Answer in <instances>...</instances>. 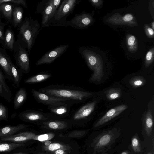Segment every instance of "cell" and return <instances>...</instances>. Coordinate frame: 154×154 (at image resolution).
<instances>
[{"label":"cell","instance_id":"20","mask_svg":"<svg viewBox=\"0 0 154 154\" xmlns=\"http://www.w3.org/2000/svg\"><path fill=\"white\" fill-rule=\"evenodd\" d=\"M15 34L10 28H8L5 32L4 42L5 49L14 51L15 43Z\"/></svg>","mask_w":154,"mask_h":154},{"label":"cell","instance_id":"35","mask_svg":"<svg viewBox=\"0 0 154 154\" xmlns=\"http://www.w3.org/2000/svg\"><path fill=\"white\" fill-rule=\"evenodd\" d=\"M5 26V24L4 23L2 22L0 23V43L3 46V48L5 49V46L4 42L5 32L4 31V29Z\"/></svg>","mask_w":154,"mask_h":154},{"label":"cell","instance_id":"21","mask_svg":"<svg viewBox=\"0 0 154 154\" xmlns=\"http://www.w3.org/2000/svg\"><path fill=\"white\" fill-rule=\"evenodd\" d=\"M44 121L42 124L46 127L53 129H60L66 128L68 126L67 122L64 120Z\"/></svg>","mask_w":154,"mask_h":154},{"label":"cell","instance_id":"5","mask_svg":"<svg viewBox=\"0 0 154 154\" xmlns=\"http://www.w3.org/2000/svg\"><path fill=\"white\" fill-rule=\"evenodd\" d=\"M16 64L24 74L30 71L29 54L26 49L18 41H15L13 51Z\"/></svg>","mask_w":154,"mask_h":154},{"label":"cell","instance_id":"33","mask_svg":"<svg viewBox=\"0 0 154 154\" xmlns=\"http://www.w3.org/2000/svg\"><path fill=\"white\" fill-rule=\"evenodd\" d=\"M0 82L8 94L11 97V94L9 87L6 84L5 75L0 70Z\"/></svg>","mask_w":154,"mask_h":154},{"label":"cell","instance_id":"50","mask_svg":"<svg viewBox=\"0 0 154 154\" xmlns=\"http://www.w3.org/2000/svg\"><path fill=\"white\" fill-rule=\"evenodd\" d=\"M1 120V119H0V120Z\"/></svg>","mask_w":154,"mask_h":154},{"label":"cell","instance_id":"10","mask_svg":"<svg viewBox=\"0 0 154 154\" xmlns=\"http://www.w3.org/2000/svg\"><path fill=\"white\" fill-rule=\"evenodd\" d=\"M106 21L114 25H126L131 26L137 25L135 17L131 14L123 16L118 13H116L108 18Z\"/></svg>","mask_w":154,"mask_h":154},{"label":"cell","instance_id":"19","mask_svg":"<svg viewBox=\"0 0 154 154\" xmlns=\"http://www.w3.org/2000/svg\"><path fill=\"white\" fill-rule=\"evenodd\" d=\"M27 127L28 125L24 124H19L15 126L5 127L0 128V137L9 136Z\"/></svg>","mask_w":154,"mask_h":154},{"label":"cell","instance_id":"32","mask_svg":"<svg viewBox=\"0 0 154 154\" xmlns=\"http://www.w3.org/2000/svg\"><path fill=\"white\" fill-rule=\"evenodd\" d=\"M154 48L151 49L146 53L145 60V65L146 68L149 67L153 63L154 60Z\"/></svg>","mask_w":154,"mask_h":154},{"label":"cell","instance_id":"14","mask_svg":"<svg viewBox=\"0 0 154 154\" xmlns=\"http://www.w3.org/2000/svg\"><path fill=\"white\" fill-rule=\"evenodd\" d=\"M127 108L126 105L122 104L110 109L94 125V127L99 126L106 123L119 115Z\"/></svg>","mask_w":154,"mask_h":154},{"label":"cell","instance_id":"12","mask_svg":"<svg viewBox=\"0 0 154 154\" xmlns=\"http://www.w3.org/2000/svg\"><path fill=\"white\" fill-rule=\"evenodd\" d=\"M72 105L71 103H66L60 105L49 106L48 109L49 112L47 113L50 119L64 117L68 116L70 107Z\"/></svg>","mask_w":154,"mask_h":154},{"label":"cell","instance_id":"34","mask_svg":"<svg viewBox=\"0 0 154 154\" xmlns=\"http://www.w3.org/2000/svg\"><path fill=\"white\" fill-rule=\"evenodd\" d=\"M5 2L21 5L26 8H28L27 3L25 0H0V4Z\"/></svg>","mask_w":154,"mask_h":154},{"label":"cell","instance_id":"11","mask_svg":"<svg viewBox=\"0 0 154 154\" xmlns=\"http://www.w3.org/2000/svg\"><path fill=\"white\" fill-rule=\"evenodd\" d=\"M18 116L22 120L31 122H43L50 119L47 113L35 110L23 111L19 114Z\"/></svg>","mask_w":154,"mask_h":154},{"label":"cell","instance_id":"22","mask_svg":"<svg viewBox=\"0 0 154 154\" xmlns=\"http://www.w3.org/2000/svg\"><path fill=\"white\" fill-rule=\"evenodd\" d=\"M144 123L146 132L149 136L152 132L153 125V116L150 110L148 111L145 116Z\"/></svg>","mask_w":154,"mask_h":154},{"label":"cell","instance_id":"29","mask_svg":"<svg viewBox=\"0 0 154 154\" xmlns=\"http://www.w3.org/2000/svg\"><path fill=\"white\" fill-rule=\"evenodd\" d=\"M121 95V91L120 88H110L106 92V97L109 100H112L119 98Z\"/></svg>","mask_w":154,"mask_h":154},{"label":"cell","instance_id":"49","mask_svg":"<svg viewBox=\"0 0 154 154\" xmlns=\"http://www.w3.org/2000/svg\"><path fill=\"white\" fill-rule=\"evenodd\" d=\"M1 141H0V143H1Z\"/></svg>","mask_w":154,"mask_h":154},{"label":"cell","instance_id":"48","mask_svg":"<svg viewBox=\"0 0 154 154\" xmlns=\"http://www.w3.org/2000/svg\"><path fill=\"white\" fill-rule=\"evenodd\" d=\"M148 154H151V153H148Z\"/></svg>","mask_w":154,"mask_h":154},{"label":"cell","instance_id":"13","mask_svg":"<svg viewBox=\"0 0 154 154\" xmlns=\"http://www.w3.org/2000/svg\"><path fill=\"white\" fill-rule=\"evenodd\" d=\"M97 101L87 103L79 108L72 115L74 121H79L84 119L89 116L94 109Z\"/></svg>","mask_w":154,"mask_h":154},{"label":"cell","instance_id":"27","mask_svg":"<svg viewBox=\"0 0 154 154\" xmlns=\"http://www.w3.org/2000/svg\"><path fill=\"white\" fill-rule=\"evenodd\" d=\"M54 135L52 133H49L39 135H35L33 133L29 132V140H34L41 142L46 141L52 138Z\"/></svg>","mask_w":154,"mask_h":154},{"label":"cell","instance_id":"1","mask_svg":"<svg viewBox=\"0 0 154 154\" xmlns=\"http://www.w3.org/2000/svg\"><path fill=\"white\" fill-rule=\"evenodd\" d=\"M38 91L52 96L65 99L74 105L81 103L93 95L78 87L60 85H49Z\"/></svg>","mask_w":154,"mask_h":154},{"label":"cell","instance_id":"31","mask_svg":"<svg viewBox=\"0 0 154 154\" xmlns=\"http://www.w3.org/2000/svg\"><path fill=\"white\" fill-rule=\"evenodd\" d=\"M24 145V144L22 143H5L0 144V152L9 151Z\"/></svg>","mask_w":154,"mask_h":154},{"label":"cell","instance_id":"37","mask_svg":"<svg viewBox=\"0 0 154 154\" xmlns=\"http://www.w3.org/2000/svg\"><path fill=\"white\" fill-rule=\"evenodd\" d=\"M132 146L134 152H139L140 151L139 142L137 137H134L132 139Z\"/></svg>","mask_w":154,"mask_h":154},{"label":"cell","instance_id":"25","mask_svg":"<svg viewBox=\"0 0 154 154\" xmlns=\"http://www.w3.org/2000/svg\"><path fill=\"white\" fill-rule=\"evenodd\" d=\"M126 44L128 51L131 53H134L138 48L137 40L135 36L131 35L126 36Z\"/></svg>","mask_w":154,"mask_h":154},{"label":"cell","instance_id":"40","mask_svg":"<svg viewBox=\"0 0 154 154\" xmlns=\"http://www.w3.org/2000/svg\"><path fill=\"white\" fill-rule=\"evenodd\" d=\"M144 27L145 32L147 36L150 38H153L154 34L153 29L147 25H145Z\"/></svg>","mask_w":154,"mask_h":154},{"label":"cell","instance_id":"39","mask_svg":"<svg viewBox=\"0 0 154 154\" xmlns=\"http://www.w3.org/2000/svg\"><path fill=\"white\" fill-rule=\"evenodd\" d=\"M65 148L64 146L57 143L50 144L48 146V149L51 151L56 150L59 149H64Z\"/></svg>","mask_w":154,"mask_h":154},{"label":"cell","instance_id":"16","mask_svg":"<svg viewBox=\"0 0 154 154\" xmlns=\"http://www.w3.org/2000/svg\"><path fill=\"white\" fill-rule=\"evenodd\" d=\"M14 4L8 2L0 4V11L4 18L9 22L12 21Z\"/></svg>","mask_w":154,"mask_h":154},{"label":"cell","instance_id":"43","mask_svg":"<svg viewBox=\"0 0 154 154\" xmlns=\"http://www.w3.org/2000/svg\"><path fill=\"white\" fill-rule=\"evenodd\" d=\"M51 143V141L47 140L45 142L44 144L46 146H49Z\"/></svg>","mask_w":154,"mask_h":154},{"label":"cell","instance_id":"7","mask_svg":"<svg viewBox=\"0 0 154 154\" xmlns=\"http://www.w3.org/2000/svg\"><path fill=\"white\" fill-rule=\"evenodd\" d=\"M53 10V0H43L38 4L35 13L41 15L42 27H49L48 23L51 18Z\"/></svg>","mask_w":154,"mask_h":154},{"label":"cell","instance_id":"36","mask_svg":"<svg viewBox=\"0 0 154 154\" xmlns=\"http://www.w3.org/2000/svg\"><path fill=\"white\" fill-rule=\"evenodd\" d=\"M8 119L7 109L3 105L0 104V119L5 120Z\"/></svg>","mask_w":154,"mask_h":154},{"label":"cell","instance_id":"47","mask_svg":"<svg viewBox=\"0 0 154 154\" xmlns=\"http://www.w3.org/2000/svg\"><path fill=\"white\" fill-rule=\"evenodd\" d=\"M14 154H22V153H15Z\"/></svg>","mask_w":154,"mask_h":154},{"label":"cell","instance_id":"38","mask_svg":"<svg viewBox=\"0 0 154 154\" xmlns=\"http://www.w3.org/2000/svg\"><path fill=\"white\" fill-rule=\"evenodd\" d=\"M0 96L3 98L8 102H10L11 101V97H10L6 92L0 82Z\"/></svg>","mask_w":154,"mask_h":154},{"label":"cell","instance_id":"42","mask_svg":"<svg viewBox=\"0 0 154 154\" xmlns=\"http://www.w3.org/2000/svg\"><path fill=\"white\" fill-rule=\"evenodd\" d=\"M64 151L61 149L57 150L55 152V154H64Z\"/></svg>","mask_w":154,"mask_h":154},{"label":"cell","instance_id":"44","mask_svg":"<svg viewBox=\"0 0 154 154\" xmlns=\"http://www.w3.org/2000/svg\"><path fill=\"white\" fill-rule=\"evenodd\" d=\"M2 16V14L1 13V12L0 11V23L2 22V21H1Z\"/></svg>","mask_w":154,"mask_h":154},{"label":"cell","instance_id":"9","mask_svg":"<svg viewBox=\"0 0 154 154\" xmlns=\"http://www.w3.org/2000/svg\"><path fill=\"white\" fill-rule=\"evenodd\" d=\"M69 47L68 44L61 45L49 51L37 61L36 65L52 63L64 53Z\"/></svg>","mask_w":154,"mask_h":154},{"label":"cell","instance_id":"26","mask_svg":"<svg viewBox=\"0 0 154 154\" xmlns=\"http://www.w3.org/2000/svg\"><path fill=\"white\" fill-rule=\"evenodd\" d=\"M11 67L14 85L15 87H18L20 86L21 76V74H20L19 71L20 70L14 65L12 61L11 63Z\"/></svg>","mask_w":154,"mask_h":154},{"label":"cell","instance_id":"41","mask_svg":"<svg viewBox=\"0 0 154 154\" xmlns=\"http://www.w3.org/2000/svg\"><path fill=\"white\" fill-rule=\"evenodd\" d=\"M89 2L94 6L97 7H100L103 4V2L100 0H90Z\"/></svg>","mask_w":154,"mask_h":154},{"label":"cell","instance_id":"46","mask_svg":"<svg viewBox=\"0 0 154 154\" xmlns=\"http://www.w3.org/2000/svg\"><path fill=\"white\" fill-rule=\"evenodd\" d=\"M152 29H154V22H153L152 23Z\"/></svg>","mask_w":154,"mask_h":154},{"label":"cell","instance_id":"18","mask_svg":"<svg viewBox=\"0 0 154 154\" xmlns=\"http://www.w3.org/2000/svg\"><path fill=\"white\" fill-rule=\"evenodd\" d=\"M23 14V9L20 5H14L12 23L14 27H18L22 22Z\"/></svg>","mask_w":154,"mask_h":154},{"label":"cell","instance_id":"8","mask_svg":"<svg viewBox=\"0 0 154 154\" xmlns=\"http://www.w3.org/2000/svg\"><path fill=\"white\" fill-rule=\"evenodd\" d=\"M32 93L33 96L38 103L48 106L60 105L66 103L72 104L65 99L52 96L34 89H32Z\"/></svg>","mask_w":154,"mask_h":154},{"label":"cell","instance_id":"2","mask_svg":"<svg viewBox=\"0 0 154 154\" xmlns=\"http://www.w3.org/2000/svg\"><path fill=\"white\" fill-rule=\"evenodd\" d=\"M42 29L38 21L30 16L26 17L18 26V41L26 49L29 54L38 35Z\"/></svg>","mask_w":154,"mask_h":154},{"label":"cell","instance_id":"23","mask_svg":"<svg viewBox=\"0 0 154 154\" xmlns=\"http://www.w3.org/2000/svg\"><path fill=\"white\" fill-rule=\"evenodd\" d=\"M29 140L28 136V132H24L15 135L9 136L2 137L1 141H10L14 142H20Z\"/></svg>","mask_w":154,"mask_h":154},{"label":"cell","instance_id":"17","mask_svg":"<svg viewBox=\"0 0 154 154\" xmlns=\"http://www.w3.org/2000/svg\"><path fill=\"white\" fill-rule=\"evenodd\" d=\"M27 94L26 89L21 88L17 92L14 100V107L15 109L19 108L26 100Z\"/></svg>","mask_w":154,"mask_h":154},{"label":"cell","instance_id":"30","mask_svg":"<svg viewBox=\"0 0 154 154\" xmlns=\"http://www.w3.org/2000/svg\"><path fill=\"white\" fill-rule=\"evenodd\" d=\"M130 85L134 88L142 86L146 83V80L141 76H136L132 77L129 81Z\"/></svg>","mask_w":154,"mask_h":154},{"label":"cell","instance_id":"3","mask_svg":"<svg viewBox=\"0 0 154 154\" xmlns=\"http://www.w3.org/2000/svg\"><path fill=\"white\" fill-rule=\"evenodd\" d=\"M78 51L88 67L93 71L89 81H100L104 75L103 63L101 58L97 54L86 47L79 48Z\"/></svg>","mask_w":154,"mask_h":154},{"label":"cell","instance_id":"15","mask_svg":"<svg viewBox=\"0 0 154 154\" xmlns=\"http://www.w3.org/2000/svg\"><path fill=\"white\" fill-rule=\"evenodd\" d=\"M11 61L5 49L0 47V67L8 79L13 81L11 67Z\"/></svg>","mask_w":154,"mask_h":154},{"label":"cell","instance_id":"24","mask_svg":"<svg viewBox=\"0 0 154 154\" xmlns=\"http://www.w3.org/2000/svg\"><path fill=\"white\" fill-rule=\"evenodd\" d=\"M51 76V75L49 73L39 74L26 79L24 82L26 84L36 83L44 81Z\"/></svg>","mask_w":154,"mask_h":154},{"label":"cell","instance_id":"28","mask_svg":"<svg viewBox=\"0 0 154 154\" xmlns=\"http://www.w3.org/2000/svg\"><path fill=\"white\" fill-rule=\"evenodd\" d=\"M111 133H106L102 135L97 140L96 144V147L99 148L108 144L112 139V136Z\"/></svg>","mask_w":154,"mask_h":154},{"label":"cell","instance_id":"6","mask_svg":"<svg viewBox=\"0 0 154 154\" xmlns=\"http://www.w3.org/2000/svg\"><path fill=\"white\" fill-rule=\"evenodd\" d=\"M93 21L92 14L82 11L80 14H75L70 20H67L64 27L70 26L77 29H83L91 25Z\"/></svg>","mask_w":154,"mask_h":154},{"label":"cell","instance_id":"45","mask_svg":"<svg viewBox=\"0 0 154 154\" xmlns=\"http://www.w3.org/2000/svg\"><path fill=\"white\" fill-rule=\"evenodd\" d=\"M121 154H128V153L127 152H122Z\"/></svg>","mask_w":154,"mask_h":154},{"label":"cell","instance_id":"4","mask_svg":"<svg viewBox=\"0 0 154 154\" xmlns=\"http://www.w3.org/2000/svg\"><path fill=\"white\" fill-rule=\"evenodd\" d=\"M80 0L62 1L53 17L48 25L52 26H64L67 17L73 12L75 7L79 4Z\"/></svg>","mask_w":154,"mask_h":154}]
</instances>
